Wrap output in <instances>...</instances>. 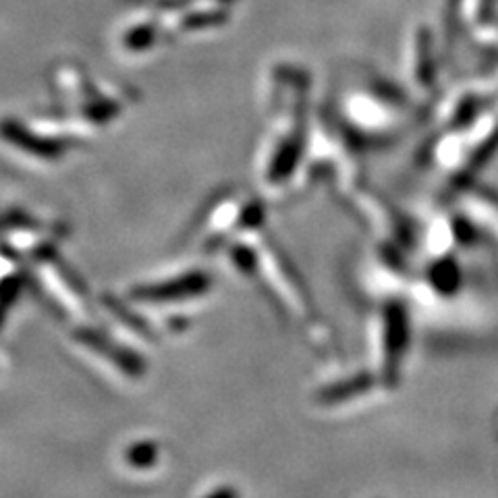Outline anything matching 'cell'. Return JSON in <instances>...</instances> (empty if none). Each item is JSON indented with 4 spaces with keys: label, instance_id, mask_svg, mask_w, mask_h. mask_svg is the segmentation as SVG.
<instances>
[{
    "label": "cell",
    "instance_id": "1",
    "mask_svg": "<svg viewBox=\"0 0 498 498\" xmlns=\"http://www.w3.org/2000/svg\"><path fill=\"white\" fill-rule=\"evenodd\" d=\"M37 276H40L42 285L47 286V291L55 297L60 306L67 307V312H71L78 318H83L86 314V293L81 291V286L75 281L69 270H65L55 258H44L37 264Z\"/></svg>",
    "mask_w": 498,
    "mask_h": 498
},
{
    "label": "cell",
    "instance_id": "2",
    "mask_svg": "<svg viewBox=\"0 0 498 498\" xmlns=\"http://www.w3.org/2000/svg\"><path fill=\"white\" fill-rule=\"evenodd\" d=\"M210 286V278L202 273H192L179 276L175 281L154 286H140L131 296L141 304H169V301H181L185 297L202 296Z\"/></svg>",
    "mask_w": 498,
    "mask_h": 498
},
{
    "label": "cell",
    "instance_id": "3",
    "mask_svg": "<svg viewBox=\"0 0 498 498\" xmlns=\"http://www.w3.org/2000/svg\"><path fill=\"white\" fill-rule=\"evenodd\" d=\"M75 347L79 351H86L96 361H109V364H112V369H119L120 374L133 376V379L141 374V361L138 358L123 351L120 347H115L107 338L92 335L89 330H81L75 337Z\"/></svg>",
    "mask_w": 498,
    "mask_h": 498
},
{
    "label": "cell",
    "instance_id": "4",
    "mask_svg": "<svg viewBox=\"0 0 498 498\" xmlns=\"http://www.w3.org/2000/svg\"><path fill=\"white\" fill-rule=\"evenodd\" d=\"M387 368H397V361L407 347V318L401 307L392 306L387 312Z\"/></svg>",
    "mask_w": 498,
    "mask_h": 498
},
{
    "label": "cell",
    "instance_id": "5",
    "mask_svg": "<svg viewBox=\"0 0 498 498\" xmlns=\"http://www.w3.org/2000/svg\"><path fill=\"white\" fill-rule=\"evenodd\" d=\"M158 444L152 441H143V442H135L130 447L125 455V462L130 463V467H135V470H148L158 462Z\"/></svg>",
    "mask_w": 498,
    "mask_h": 498
},
{
    "label": "cell",
    "instance_id": "6",
    "mask_svg": "<svg viewBox=\"0 0 498 498\" xmlns=\"http://www.w3.org/2000/svg\"><path fill=\"white\" fill-rule=\"evenodd\" d=\"M430 285L442 293H452L459 286V268L452 260L436 262L432 266V275H430Z\"/></svg>",
    "mask_w": 498,
    "mask_h": 498
},
{
    "label": "cell",
    "instance_id": "7",
    "mask_svg": "<svg viewBox=\"0 0 498 498\" xmlns=\"http://www.w3.org/2000/svg\"><path fill=\"white\" fill-rule=\"evenodd\" d=\"M369 387V379L368 376H359L358 380H351L349 382V387H345V389H349V395H356V392H361L364 389ZM341 389H328L327 392H324V399H327L328 403H337V401H343L345 395L343 392H338Z\"/></svg>",
    "mask_w": 498,
    "mask_h": 498
},
{
    "label": "cell",
    "instance_id": "8",
    "mask_svg": "<svg viewBox=\"0 0 498 498\" xmlns=\"http://www.w3.org/2000/svg\"><path fill=\"white\" fill-rule=\"evenodd\" d=\"M206 498H239V496H237V490L224 486V488L214 490V493H210Z\"/></svg>",
    "mask_w": 498,
    "mask_h": 498
}]
</instances>
